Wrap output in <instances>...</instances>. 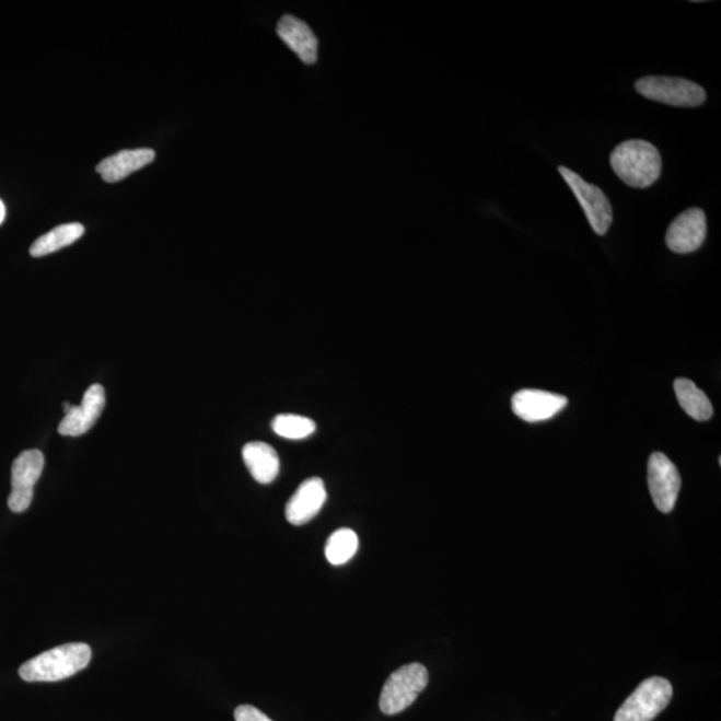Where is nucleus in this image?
<instances>
[{
  "label": "nucleus",
  "mask_w": 721,
  "mask_h": 721,
  "mask_svg": "<svg viewBox=\"0 0 721 721\" xmlns=\"http://www.w3.org/2000/svg\"><path fill=\"white\" fill-rule=\"evenodd\" d=\"M5 217V208L2 201H0V225H2Z\"/></svg>",
  "instance_id": "21"
},
{
  "label": "nucleus",
  "mask_w": 721,
  "mask_h": 721,
  "mask_svg": "<svg viewBox=\"0 0 721 721\" xmlns=\"http://www.w3.org/2000/svg\"><path fill=\"white\" fill-rule=\"evenodd\" d=\"M45 468V456L38 450L20 454L12 464L9 507L12 512H26L34 499V487Z\"/></svg>",
  "instance_id": "7"
},
{
  "label": "nucleus",
  "mask_w": 721,
  "mask_h": 721,
  "mask_svg": "<svg viewBox=\"0 0 721 721\" xmlns=\"http://www.w3.org/2000/svg\"><path fill=\"white\" fill-rule=\"evenodd\" d=\"M325 484L313 477L302 482L292 499L289 500L284 514L290 524L304 525L316 518L326 501Z\"/></svg>",
  "instance_id": "12"
},
{
  "label": "nucleus",
  "mask_w": 721,
  "mask_h": 721,
  "mask_svg": "<svg viewBox=\"0 0 721 721\" xmlns=\"http://www.w3.org/2000/svg\"><path fill=\"white\" fill-rule=\"evenodd\" d=\"M84 233V228L81 223H66V225L57 226L45 235L36 240L30 248L33 257H45L48 254L56 253L66 246L74 244L80 240Z\"/></svg>",
  "instance_id": "17"
},
{
  "label": "nucleus",
  "mask_w": 721,
  "mask_h": 721,
  "mask_svg": "<svg viewBox=\"0 0 721 721\" xmlns=\"http://www.w3.org/2000/svg\"><path fill=\"white\" fill-rule=\"evenodd\" d=\"M675 392L678 404L689 417L701 422L711 420L713 408L710 398L693 381L677 379L675 381Z\"/></svg>",
  "instance_id": "16"
},
{
  "label": "nucleus",
  "mask_w": 721,
  "mask_h": 721,
  "mask_svg": "<svg viewBox=\"0 0 721 721\" xmlns=\"http://www.w3.org/2000/svg\"><path fill=\"white\" fill-rule=\"evenodd\" d=\"M277 33L290 50L305 65L316 63L318 57V39L312 28L299 18L284 15L278 23Z\"/></svg>",
  "instance_id": "13"
},
{
  "label": "nucleus",
  "mask_w": 721,
  "mask_h": 721,
  "mask_svg": "<svg viewBox=\"0 0 721 721\" xmlns=\"http://www.w3.org/2000/svg\"><path fill=\"white\" fill-rule=\"evenodd\" d=\"M648 487L654 505L660 512L674 511L682 488V477L674 463L665 454H651L648 462Z\"/></svg>",
  "instance_id": "8"
},
{
  "label": "nucleus",
  "mask_w": 721,
  "mask_h": 721,
  "mask_svg": "<svg viewBox=\"0 0 721 721\" xmlns=\"http://www.w3.org/2000/svg\"><path fill=\"white\" fill-rule=\"evenodd\" d=\"M357 549H359V537H357L356 532L342 528L333 533L329 540H327L325 556L333 566H342V563L353 559Z\"/></svg>",
  "instance_id": "18"
},
{
  "label": "nucleus",
  "mask_w": 721,
  "mask_h": 721,
  "mask_svg": "<svg viewBox=\"0 0 721 721\" xmlns=\"http://www.w3.org/2000/svg\"><path fill=\"white\" fill-rule=\"evenodd\" d=\"M610 166L624 184L635 189H647L662 174V155L652 143L642 139L617 144L610 154Z\"/></svg>",
  "instance_id": "1"
},
{
  "label": "nucleus",
  "mask_w": 721,
  "mask_h": 721,
  "mask_svg": "<svg viewBox=\"0 0 721 721\" xmlns=\"http://www.w3.org/2000/svg\"><path fill=\"white\" fill-rule=\"evenodd\" d=\"M559 172L563 181L571 187L575 198H578L593 232L597 235L607 234L612 221H614V213H612V206L607 196L600 187L588 184L572 170L561 166Z\"/></svg>",
  "instance_id": "6"
},
{
  "label": "nucleus",
  "mask_w": 721,
  "mask_h": 721,
  "mask_svg": "<svg viewBox=\"0 0 721 721\" xmlns=\"http://www.w3.org/2000/svg\"><path fill=\"white\" fill-rule=\"evenodd\" d=\"M105 389L100 384L90 386L81 405L65 403V418L59 423V433L66 438H78L95 426L105 409Z\"/></svg>",
  "instance_id": "9"
},
{
  "label": "nucleus",
  "mask_w": 721,
  "mask_h": 721,
  "mask_svg": "<svg viewBox=\"0 0 721 721\" xmlns=\"http://www.w3.org/2000/svg\"><path fill=\"white\" fill-rule=\"evenodd\" d=\"M644 98L675 107H699L707 100L700 84L683 78L646 77L635 84Z\"/></svg>",
  "instance_id": "5"
},
{
  "label": "nucleus",
  "mask_w": 721,
  "mask_h": 721,
  "mask_svg": "<svg viewBox=\"0 0 721 721\" xmlns=\"http://www.w3.org/2000/svg\"><path fill=\"white\" fill-rule=\"evenodd\" d=\"M428 682V670L422 664L411 663L402 666L387 678L381 693L380 710L385 714L405 711L427 688Z\"/></svg>",
  "instance_id": "3"
},
{
  "label": "nucleus",
  "mask_w": 721,
  "mask_h": 721,
  "mask_svg": "<svg viewBox=\"0 0 721 721\" xmlns=\"http://www.w3.org/2000/svg\"><path fill=\"white\" fill-rule=\"evenodd\" d=\"M235 721H272L253 706H240L234 713Z\"/></svg>",
  "instance_id": "20"
},
{
  "label": "nucleus",
  "mask_w": 721,
  "mask_h": 721,
  "mask_svg": "<svg viewBox=\"0 0 721 721\" xmlns=\"http://www.w3.org/2000/svg\"><path fill=\"white\" fill-rule=\"evenodd\" d=\"M242 457L254 480L259 484H270L280 472V458L275 447L266 442H248L242 451Z\"/></svg>",
  "instance_id": "15"
},
{
  "label": "nucleus",
  "mask_w": 721,
  "mask_h": 721,
  "mask_svg": "<svg viewBox=\"0 0 721 721\" xmlns=\"http://www.w3.org/2000/svg\"><path fill=\"white\" fill-rule=\"evenodd\" d=\"M271 428L280 438L304 440L316 432V422L307 417L280 415L272 420Z\"/></svg>",
  "instance_id": "19"
},
{
  "label": "nucleus",
  "mask_w": 721,
  "mask_h": 721,
  "mask_svg": "<svg viewBox=\"0 0 721 721\" xmlns=\"http://www.w3.org/2000/svg\"><path fill=\"white\" fill-rule=\"evenodd\" d=\"M91 648L84 642H71L28 660L20 668L24 682H60L83 671L91 662Z\"/></svg>",
  "instance_id": "2"
},
{
  "label": "nucleus",
  "mask_w": 721,
  "mask_h": 721,
  "mask_svg": "<svg viewBox=\"0 0 721 721\" xmlns=\"http://www.w3.org/2000/svg\"><path fill=\"white\" fill-rule=\"evenodd\" d=\"M707 237V217L699 208H690L672 221L666 230L665 242L670 251L676 254H689L705 244Z\"/></svg>",
  "instance_id": "10"
},
{
  "label": "nucleus",
  "mask_w": 721,
  "mask_h": 721,
  "mask_svg": "<svg viewBox=\"0 0 721 721\" xmlns=\"http://www.w3.org/2000/svg\"><path fill=\"white\" fill-rule=\"evenodd\" d=\"M674 696L672 684L664 677H650L624 701L615 721H652L663 712Z\"/></svg>",
  "instance_id": "4"
},
{
  "label": "nucleus",
  "mask_w": 721,
  "mask_h": 721,
  "mask_svg": "<svg viewBox=\"0 0 721 721\" xmlns=\"http://www.w3.org/2000/svg\"><path fill=\"white\" fill-rule=\"evenodd\" d=\"M567 405V397L537 389L520 391L512 398L513 414L526 422L550 420Z\"/></svg>",
  "instance_id": "11"
},
{
  "label": "nucleus",
  "mask_w": 721,
  "mask_h": 721,
  "mask_svg": "<svg viewBox=\"0 0 721 721\" xmlns=\"http://www.w3.org/2000/svg\"><path fill=\"white\" fill-rule=\"evenodd\" d=\"M155 159V151L151 149L123 150L119 153L103 160L96 172L111 184L129 177L131 173L148 166Z\"/></svg>",
  "instance_id": "14"
}]
</instances>
